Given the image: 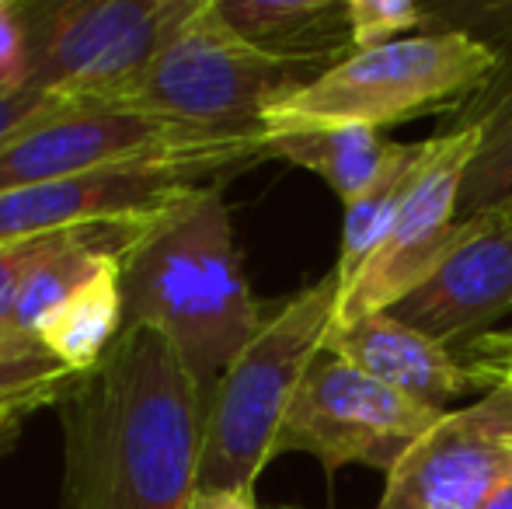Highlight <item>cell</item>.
<instances>
[{
    "instance_id": "cell-1",
    "label": "cell",
    "mask_w": 512,
    "mask_h": 509,
    "mask_svg": "<svg viewBox=\"0 0 512 509\" xmlns=\"http://www.w3.org/2000/svg\"><path fill=\"white\" fill-rule=\"evenodd\" d=\"M56 408L67 509H192L209 401L161 332L126 325Z\"/></svg>"
},
{
    "instance_id": "cell-2",
    "label": "cell",
    "mask_w": 512,
    "mask_h": 509,
    "mask_svg": "<svg viewBox=\"0 0 512 509\" xmlns=\"http://www.w3.org/2000/svg\"><path fill=\"white\" fill-rule=\"evenodd\" d=\"M126 325L161 332L209 401L265 325L244 279L223 185H203L154 213L119 258Z\"/></svg>"
},
{
    "instance_id": "cell-3",
    "label": "cell",
    "mask_w": 512,
    "mask_h": 509,
    "mask_svg": "<svg viewBox=\"0 0 512 509\" xmlns=\"http://www.w3.org/2000/svg\"><path fill=\"white\" fill-rule=\"evenodd\" d=\"M338 311L335 269L265 318L258 335L220 377L206 412L199 492L248 489L272 461L279 422L293 394L324 353Z\"/></svg>"
},
{
    "instance_id": "cell-4",
    "label": "cell",
    "mask_w": 512,
    "mask_h": 509,
    "mask_svg": "<svg viewBox=\"0 0 512 509\" xmlns=\"http://www.w3.org/2000/svg\"><path fill=\"white\" fill-rule=\"evenodd\" d=\"M499 70L502 56L457 28L411 35L328 67L307 88L265 112V133L279 136L328 126L384 129L460 102L464 95H478Z\"/></svg>"
},
{
    "instance_id": "cell-5",
    "label": "cell",
    "mask_w": 512,
    "mask_h": 509,
    "mask_svg": "<svg viewBox=\"0 0 512 509\" xmlns=\"http://www.w3.org/2000/svg\"><path fill=\"white\" fill-rule=\"evenodd\" d=\"M321 74L251 49L220 18L216 0H192L164 35L140 91L122 109L213 133L269 136L265 112Z\"/></svg>"
},
{
    "instance_id": "cell-6",
    "label": "cell",
    "mask_w": 512,
    "mask_h": 509,
    "mask_svg": "<svg viewBox=\"0 0 512 509\" xmlns=\"http://www.w3.org/2000/svg\"><path fill=\"white\" fill-rule=\"evenodd\" d=\"M192 0H32L25 95L74 109H122Z\"/></svg>"
},
{
    "instance_id": "cell-7",
    "label": "cell",
    "mask_w": 512,
    "mask_h": 509,
    "mask_svg": "<svg viewBox=\"0 0 512 509\" xmlns=\"http://www.w3.org/2000/svg\"><path fill=\"white\" fill-rule=\"evenodd\" d=\"M269 136L213 133L136 109H67L0 147V192L32 189L98 168L175 157L262 161Z\"/></svg>"
},
{
    "instance_id": "cell-8",
    "label": "cell",
    "mask_w": 512,
    "mask_h": 509,
    "mask_svg": "<svg viewBox=\"0 0 512 509\" xmlns=\"http://www.w3.org/2000/svg\"><path fill=\"white\" fill-rule=\"evenodd\" d=\"M439 415L446 412L415 405L352 363L321 353L279 422L272 457L310 454L328 478L349 464L391 475Z\"/></svg>"
},
{
    "instance_id": "cell-9",
    "label": "cell",
    "mask_w": 512,
    "mask_h": 509,
    "mask_svg": "<svg viewBox=\"0 0 512 509\" xmlns=\"http://www.w3.org/2000/svg\"><path fill=\"white\" fill-rule=\"evenodd\" d=\"M478 136L474 123L439 136L436 157L401 203L377 252L366 258L349 283L338 286L335 328L391 311L457 248V241L464 238V224H457V203L471 157L478 150Z\"/></svg>"
},
{
    "instance_id": "cell-10",
    "label": "cell",
    "mask_w": 512,
    "mask_h": 509,
    "mask_svg": "<svg viewBox=\"0 0 512 509\" xmlns=\"http://www.w3.org/2000/svg\"><path fill=\"white\" fill-rule=\"evenodd\" d=\"M241 161L230 157H175V161H133L98 168L88 175L56 178L32 189L0 192V241L42 231L133 220L168 210L203 185H223Z\"/></svg>"
},
{
    "instance_id": "cell-11",
    "label": "cell",
    "mask_w": 512,
    "mask_h": 509,
    "mask_svg": "<svg viewBox=\"0 0 512 509\" xmlns=\"http://www.w3.org/2000/svg\"><path fill=\"white\" fill-rule=\"evenodd\" d=\"M512 478V391L450 408L394 464L377 509H481Z\"/></svg>"
},
{
    "instance_id": "cell-12",
    "label": "cell",
    "mask_w": 512,
    "mask_h": 509,
    "mask_svg": "<svg viewBox=\"0 0 512 509\" xmlns=\"http://www.w3.org/2000/svg\"><path fill=\"white\" fill-rule=\"evenodd\" d=\"M457 224H464L457 248L391 307L394 318L446 349L478 339V332L512 311V213H485Z\"/></svg>"
},
{
    "instance_id": "cell-13",
    "label": "cell",
    "mask_w": 512,
    "mask_h": 509,
    "mask_svg": "<svg viewBox=\"0 0 512 509\" xmlns=\"http://www.w3.org/2000/svg\"><path fill=\"white\" fill-rule=\"evenodd\" d=\"M324 353L352 363L366 377L405 394L415 405L432 408V412H450L453 401L464 394H488L492 387H499L488 370L464 363L446 346L432 342L429 335L394 318L391 311L370 314L356 325H331Z\"/></svg>"
},
{
    "instance_id": "cell-14",
    "label": "cell",
    "mask_w": 512,
    "mask_h": 509,
    "mask_svg": "<svg viewBox=\"0 0 512 509\" xmlns=\"http://www.w3.org/2000/svg\"><path fill=\"white\" fill-rule=\"evenodd\" d=\"M230 32L279 63L328 70L356 53L349 0H216Z\"/></svg>"
},
{
    "instance_id": "cell-15",
    "label": "cell",
    "mask_w": 512,
    "mask_h": 509,
    "mask_svg": "<svg viewBox=\"0 0 512 509\" xmlns=\"http://www.w3.org/2000/svg\"><path fill=\"white\" fill-rule=\"evenodd\" d=\"M122 328H126V300H122L119 258H108L95 276L84 279L39 321L35 335L63 367L84 377L105 360Z\"/></svg>"
},
{
    "instance_id": "cell-16",
    "label": "cell",
    "mask_w": 512,
    "mask_h": 509,
    "mask_svg": "<svg viewBox=\"0 0 512 509\" xmlns=\"http://www.w3.org/2000/svg\"><path fill=\"white\" fill-rule=\"evenodd\" d=\"M436 150H439V136L422 143H391V154H387L384 168L377 171V178L352 203H345L342 245H338V262H335L338 286L349 283L363 269L366 258L377 252V245L391 231L394 217H398L401 203L415 189L418 178L425 175Z\"/></svg>"
},
{
    "instance_id": "cell-17",
    "label": "cell",
    "mask_w": 512,
    "mask_h": 509,
    "mask_svg": "<svg viewBox=\"0 0 512 509\" xmlns=\"http://www.w3.org/2000/svg\"><path fill=\"white\" fill-rule=\"evenodd\" d=\"M391 143L380 129L328 126L304 133H279L265 140V157H279L321 175L342 203H352L384 168Z\"/></svg>"
},
{
    "instance_id": "cell-18",
    "label": "cell",
    "mask_w": 512,
    "mask_h": 509,
    "mask_svg": "<svg viewBox=\"0 0 512 509\" xmlns=\"http://www.w3.org/2000/svg\"><path fill=\"white\" fill-rule=\"evenodd\" d=\"M495 95L481 102V109L460 126H478V150L460 189L457 220H474L485 213L512 210V70L499 81Z\"/></svg>"
},
{
    "instance_id": "cell-19",
    "label": "cell",
    "mask_w": 512,
    "mask_h": 509,
    "mask_svg": "<svg viewBox=\"0 0 512 509\" xmlns=\"http://www.w3.org/2000/svg\"><path fill=\"white\" fill-rule=\"evenodd\" d=\"M77 384L39 335L0 325V408L4 405H60L63 394Z\"/></svg>"
},
{
    "instance_id": "cell-20",
    "label": "cell",
    "mask_w": 512,
    "mask_h": 509,
    "mask_svg": "<svg viewBox=\"0 0 512 509\" xmlns=\"http://www.w3.org/2000/svg\"><path fill=\"white\" fill-rule=\"evenodd\" d=\"M77 227L67 231H42V234H25V238L0 241V325L11 314L18 293L25 290V283L32 279V272L46 262L49 255H56L70 241Z\"/></svg>"
},
{
    "instance_id": "cell-21",
    "label": "cell",
    "mask_w": 512,
    "mask_h": 509,
    "mask_svg": "<svg viewBox=\"0 0 512 509\" xmlns=\"http://www.w3.org/2000/svg\"><path fill=\"white\" fill-rule=\"evenodd\" d=\"M422 21L425 11L411 0H349V25L356 53L398 42L401 32L418 28Z\"/></svg>"
},
{
    "instance_id": "cell-22",
    "label": "cell",
    "mask_w": 512,
    "mask_h": 509,
    "mask_svg": "<svg viewBox=\"0 0 512 509\" xmlns=\"http://www.w3.org/2000/svg\"><path fill=\"white\" fill-rule=\"evenodd\" d=\"M67 109H74V105L42 95H0V147L18 133L49 123V119H56Z\"/></svg>"
},
{
    "instance_id": "cell-23",
    "label": "cell",
    "mask_w": 512,
    "mask_h": 509,
    "mask_svg": "<svg viewBox=\"0 0 512 509\" xmlns=\"http://www.w3.org/2000/svg\"><path fill=\"white\" fill-rule=\"evenodd\" d=\"M474 353L481 356V363H474V367L488 370V374L499 381V367H506V363L512 360V332L509 335H485V339H474Z\"/></svg>"
},
{
    "instance_id": "cell-24",
    "label": "cell",
    "mask_w": 512,
    "mask_h": 509,
    "mask_svg": "<svg viewBox=\"0 0 512 509\" xmlns=\"http://www.w3.org/2000/svg\"><path fill=\"white\" fill-rule=\"evenodd\" d=\"M35 412H39V405H4L0 408V457L18 443L28 415H35Z\"/></svg>"
},
{
    "instance_id": "cell-25",
    "label": "cell",
    "mask_w": 512,
    "mask_h": 509,
    "mask_svg": "<svg viewBox=\"0 0 512 509\" xmlns=\"http://www.w3.org/2000/svg\"><path fill=\"white\" fill-rule=\"evenodd\" d=\"M192 509H258L255 492L248 489H220V492H199Z\"/></svg>"
},
{
    "instance_id": "cell-26",
    "label": "cell",
    "mask_w": 512,
    "mask_h": 509,
    "mask_svg": "<svg viewBox=\"0 0 512 509\" xmlns=\"http://www.w3.org/2000/svg\"><path fill=\"white\" fill-rule=\"evenodd\" d=\"M481 509H512V478H509V482H502L499 489H495V496L488 499Z\"/></svg>"
},
{
    "instance_id": "cell-27",
    "label": "cell",
    "mask_w": 512,
    "mask_h": 509,
    "mask_svg": "<svg viewBox=\"0 0 512 509\" xmlns=\"http://www.w3.org/2000/svg\"><path fill=\"white\" fill-rule=\"evenodd\" d=\"M499 381H502V384H506V387H509V391H512V360L506 363V367H499Z\"/></svg>"
},
{
    "instance_id": "cell-28",
    "label": "cell",
    "mask_w": 512,
    "mask_h": 509,
    "mask_svg": "<svg viewBox=\"0 0 512 509\" xmlns=\"http://www.w3.org/2000/svg\"><path fill=\"white\" fill-rule=\"evenodd\" d=\"M506 213H512V210H506Z\"/></svg>"
}]
</instances>
